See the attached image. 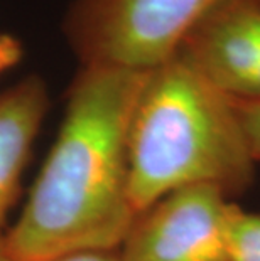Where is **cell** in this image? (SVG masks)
Segmentation results:
<instances>
[{
	"label": "cell",
	"mask_w": 260,
	"mask_h": 261,
	"mask_svg": "<svg viewBox=\"0 0 260 261\" xmlns=\"http://www.w3.org/2000/svg\"><path fill=\"white\" fill-rule=\"evenodd\" d=\"M147 73L103 66L76 73L56 142L5 234L15 261L119 249L137 216L129 197L127 135Z\"/></svg>",
	"instance_id": "cell-1"
},
{
	"label": "cell",
	"mask_w": 260,
	"mask_h": 261,
	"mask_svg": "<svg viewBox=\"0 0 260 261\" xmlns=\"http://www.w3.org/2000/svg\"><path fill=\"white\" fill-rule=\"evenodd\" d=\"M239 205L213 186H186L135 216L119 246L122 261H231Z\"/></svg>",
	"instance_id": "cell-4"
},
{
	"label": "cell",
	"mask_w": 260,
	"mask_h": 261,
	"mask_svg": "<svg viewBox=\"0 0 260 261\" xmlns=\"http://www.w3.org/2000/svg\"><path fill=\"white\" fill-rule=\"evenodd\" d=\"M255 162H260V101L233 99Z\"/></svg>",
	"instance_id": "cell-8"
},
{
	"label": "cell",
	"mask_w": 260,
	"mask_h": 261,
	"mask_svg": "<svg viewBox=\"0 0 260 261\" xmlns=\"http://www.w3.org/2000/svg\"><path fill=\"white\" fill-rule=\"evenodd\" d=\"M48 108L46 83L36 74L0 93V227L17 199L22 172Z\"/></svg>",
	"instance_id": "cell-6"
},
{
	"label": "cell",
	"mask_w": 260,
	"mask_h": 261,
	"mask_svg": "<svg viewBox=\"0 0 260 261\" xmlns=\"http://www.w3.org/2000/svg\"><path fill=\"white\" fill-rule=\"evenodd\" d=\"M22 42L12 34H0V74L14 66L19 64L22 59Z\"/></svg>",
	"instance_id": "cell-9"
},
{
	"label": "cell",
	"mask_w": 260,
	"mask_h": 261,
	"mask_svg": "<svg viewBox=\"0 0 260 261\" xmlns=\"http://www.w3.org/2000/svg\"><path fill=\"white\" fill-rule=\"evenodd\" d=\"M127 162L137 214L186 186L242 196L257 165L233 99L179 54L146 76L129 125Z\"/></svg>",
	"instance_id": "cell-2"
},
{
	"label": "cell",
	"mask_w": 260,
	"mask_h": 261,
	"mask_svg": "<svg viewBox=\"0 0 260 261\" xmlns=\"http://www.w3.org/2000/svg\"><path fill=\"white\" fill-rule=\"evenodd\" d=\"M44 261H122L119 249H91V251H75L61 254Z\"/></svg>",
	"instance_id": "cell-10"
},
{
	"label": "cell",
	"mask_w": 260,
	"mask_h": 261,
	"mask_svg": "<svg viewBox=\"0 0 260 261\" xmlns=\"http://www.w3.org/2000/svg\"><path fill=\"white\" fill-rule=\"evenodd\" d=\"M178 54L231 99L260 101V0H223Z\"/></svg>",
	"instance_id": "cell-5"
},
{
	"label": "cell",
	"mask_w": 260,
	"mask_h": 261,
	"mask_svg": "<svg viewBox=\"0 0 260 261\" xmlns=\"http://www.w3.org/2000/svg\"><path fill=\"white\" fill-rule=\"evenodd\" d=\"M231 261H260V214L237 209L231 223Z\"/></svg>",
	"instance_id": "cell-7"
},
{
	"label": "cell",
	"mask_w": 260,
	"mask_h": 261,
	"mask_svg": "<svg viewBox=\"0 0 260 261\" xmlns=\"http://www.w3.org/2000/svg\"><path fill=\"white\" fill-rule=\"evenodd\" d=\"M223 0H73L63 31L81 66L156 69Z\"/></svg>",
	"instance_id": "cell-3"
},
{
	"label": "cell",
	"mask_w": 260,
	"mask_h": 261,
	"mask_svg": "<svg viewBox=\"0 0 260 261\" xmlns=\"http://www.w3.org/2000/svg\"><path fill=\"white\" fill-rule=\"evenodd\" d=\"M0 261H15L7 246V241H5L4 234H0Z\"/></svg>",
	"instance_id": "cell-11"
}]
</instances>
